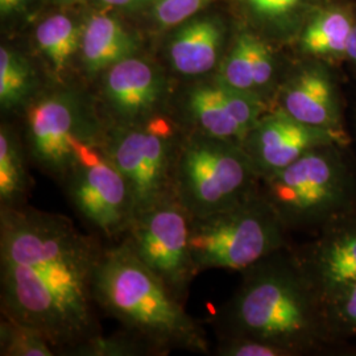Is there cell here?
Instances as JSON below:
<instances>
[{
  "label": "cell",
  "instance_id": "6da1fadb",
  "mask_svg": "<svg viewBox=\"0 0 356 356\" xmlns=\"http://www.w3.org/2000/svg\"><path fill=\"white\" fill-rule=\"evenodd\" d=\"M103 247L67 216L0 207L1 314L41 331L57 355H73L103 334L94 298Z\"/></svg>",
  "mask_w": 356,
  "mask_h": 356
},
{
  "label": "cell",
  "instance_id": "7a4b0ae2",
  "mask_svg": "<svg viewBox=\"0 0 356 356\" xmlns=\"http://www.w3.org/2000/svg\"><path fill=\"white\" fill-rule=\"evenodd\" d=\"M241 273L238 289L211 322L218 342L252 341L300 356L335 341L323 300L289 245Z\"/></svg>",
  "mask_w": 356,
  "mask_h": 356
},
{
  "label": "cell",
  "instance_id": "3957f363",
  "mask_svg": "<svg viewBox=\"0 0 356 356\" xmlns=\"http://www.w3.org/2000/svg\"><path fill=\"white\" fill-rule=\"evenodd\" d=\"M94 298L101 312L152 355L177 350L210 354L204 327L124 239L103 247L94 276Z\"/></svg>",
  "mask_w": 356,
  "mask_h": 356
},
{
  "label": "cell",
  "instance_id": "277c9868",
  "mask_svg": "<svg viewBox=\"0 0 356 356\" xmlns=\"http://www.w3.org/2000/svg\"><path fill=\"white\" fill-rule=\"evenodd\" d=\"M347 145L318 147L260 179L259 189L291 231H314L356 216L355 163Z\"/></svg>",
  "mask_w": 356,
  "mask_h": 356
},
{
  "label": "cell",
  "instance_id": "5b68a950",
  "mask_svg": "<svg viewBox=\"0 0 356 356\" xmlns=\"http://www.w3.org/2000/svg\"><path fill=\"white\" fill-rule=\"evenodd\" d=\"M23 116L22 136L31 164L58 184L82 153L106 140L107 126L98 102L70 83L42 91Z\"/></svg>",
  "mask_w": 356,
  "mask_h": 356
},
{
  "label": "cell",
  "instance_id": "8992f818",
  "mask_svg": "<svg viewBox=\"0 0 356 356\" xmlns=\"http://www.w3.org/2000/svg\"><path fill=\"white\" fill-rule=\"evenodd\" d=\"M259 186L260 177L241 141L186 131L175 169V198L191 218L229 209Z\"/></svg>",
  "mask_w": 356,
  "mask_h": 356
},
{
  "label": "cell",
  "instance_id": "52a82bcc",
  "mask_svg": "<svg viewBox=\"0 0 356 356\" xmlns=\"http://www.w3.org/2000/svg\"><path fill=\"white\" fill-rule=\"evenodd\" d=\"M288 235L260 189L211 216H191V254L198 275L209 269L242 272L288 247Z\"/></svg>",
  "mask_w": 356,
  "mask_h": 356
},
{
  "label": "cell",
  "instance_id": "ba28073f",
  "mask_svg": "<svg viewBox=\"0 0 356 356\" xmlns=\"http://www.w3.org/2000/svg\"><path fill=\"white\" fill-rule=\"evenodd\" d=\"M185 134L169 110L135 124L107 127L104 151L127 181L135 216L175 198V169Z\"/></svg>",
  "mask_w": 356,
  "mask_h": 356
},
{
  "label": "cell",
  "instance_id": "9c48e42d",
  "mask_svg": "<svg viewBox=\"0 0 356 356\" xmlns=\"http://www.w3.org/2000/svg\"><path fill=\"white\" fill-rule=\"evenodd\" d=\"M76 214L99 238L118 242L135 219V204L127 181L102 145L82 153L60 184Z\"/></svg>",
  "mask_w": 356,
  "mask_h": 356
},
{
  "label": "cell",
  "instance_id": "30bf717a",
  "mask_svg": "<svg viewBox=\"0 0 356 356\" xmlns=\"http://www.w3.org/2000/svg\"><path fill=\"white\" fill-rule=\"evenodd\" d=\"M184 304L198 275L191 248V216L172 198L135 216L122 238Z\"/></svg>",
  "mask_w": 356,
  "mask_h": 356
},
{
  "label": "cell",
  "instance_id": "8fae6325",
  "mask_svg": "<svg viewBox=\"0 0 356 356\" xmlns=\"http://www.w3.org/2000/svg\"><path fill=\"white\" fill-rule=\"evenodd\" d=\"M204 76L191 79L193 83L179 94L177 114H170L189 132L242 143L270 110L269 103L254 94L231 88L216 73L210 79Z\"/></svg>",
  "mask_w": 356,
  "mask_h": 356
},
{
  "label": "cell",
  "instance_id": "7c38bea8",
  "mask_svg": "<svg viewBox=\"0 0 356 356\" xmlns=\"http://www.w3.org/2000/svg\"><path fill=\"white\" fill-rule=\"evenodd\" d=\"M98 79L107 127L135 124L169 110L168 76L159 65L138 54L113 65Z\"/></svg>",
  "mask_w": 356,
  "mask_h": 356
},
{
  "label": "cell",
  "instance_id": "4fadbf2b",
  "mask_svg": "<svg viewBox=\"0 0 356 356\" xmlns=\"http://www.w3.org/2000/svg\"><path fill=\"white\" fill-rule=\"evenodd\" d=\"M334 143L348 145L350 138L309 126L282 110L270 108L243 139L242 145L261 179L292 165L306 153Z\"/></svg>",
  "mask_w": 356,
  "mask_h": 356
},
{
  "label": "cell",
  "instance_id": "5bb4252c",
  "mask_svg": "<svg viewBox=\"0 0 356 356\" xmlns=\"http://www.w3.org/2000/svg\"><path fill=\"white\" fill-rule=\"evenodd\" d=\"M294 254L322 300L355 285L356 216L319 229L313 242Z\"/></svg>",
  "mask_w": 356,
  "mask_h": 356
},
{
  "label": "cell",
  "instance_id": "9a60e30c",
  "mask_svg": "<svg viewBox=\"0 0 356 356\" xmlns=\"http://www.w3.org/2000/svg\"><path fill=\"white\" fill-rule=\"evenodd\" d=\"M275 98V108L309 126L348 138L334 78L323 65H302L296 69L281 82Z\"/></svg>",
  "mask_w": 356,
  "mask_h": 356
},
{
  "label": "cell",
  "instance_id": "2e32d148",
  "mask_svg": "<svg viewBox=\"0 0 356 356\" xmlns=\"http://www.w3.org/2000/svg\"><path fill=\"white\" fill-rule=\"evenodd\" d=\"M223 29L213 17H201L186 23L169 42L170 69L185 79L216 73L222 61Z\"/></svg>",
  "mask_w": 356,
  "mask_h": 356
},
{
  "label": "cell",
  "instance_id": "e0dca14e",
  "mask_svg": "<svg viewBox=\"0 0 356 356\" xmlns=\"http://www.w3.org/2000/svg\"><path fill=\"white\" fill-rule=\"evenodd\" d=\"M138 51V38L114 16L95 13L83 24L79 63L90 81L98 79L108 67L136 56Z\"/></svg>",
  "mask_w": 356,
  "mask_h": 356
},
{
  "label": "cell",
  "instance_id": "ac0fdd59",
  "mask_svg": "<svg viewBox=\"0 0 356 356\" xmlns=\"http://www.w3.org/2000/svg\"><path fill=\"white\" fill-rule=\"evenodd\" d=\"M83 26L65 15H51L36 28V44L56 83H69V72L79 57Z\"/></svg>",
  "mask_w": 356,
  "mask_h": 356
},
{
  "label": "cell",
  "instance_id": "d6986e66",
  "mask_svg": "<svg viewBox=\"0 0 356 356\" xmlns=\"http://www.w3.org/2000/svg\"><path fill=\"white\" fill-rule=\"evenodd\" d=\"M31 164L22 132L10 123L0 126V207L26 204L33 185Z\"/></svg>",
  "mask_w": 356,
  "mask_h": 356
},
{
  "label": "cell",
  "instance_id": "ffe728a7",
  "mask_svg": "<svg viewBox=\"0 0 356 356\" xmlns=\"http://www.w3.org/2000/svg\"><path fill=\"white\" fill-rule=\"evenodd\" d=\"M45 91L36 66L23 54L7 45L0 48V107L3 113L24 111L26 106Z\"/></svg>",
  "mask_w": 356,
  "mask_h": 356
},
{
  "label": "cell",
  "instance_id": "44dd1931",
  "mask_svg": "<svg viewBox=\"0 0 356 356\" xmlns=\"http://www.w3.org/2000/svg\"><path fill=\"white\" fill-rule=\"evenodd\" d=\"M353 29L347 13L332 10L321 13L307 26L301 44L304 51L313 57L338 58L346 56Z\"/></svg>",
  "mask_w": 356,
  "mask_h": 356
},
{
  "label": "cell",
  "instance_id": "7402d4cb",
  "mask_svg": "<svg viewBox=\"0 0 356 356\" xmlns=\"http://www.w3.org/2000/svg\"><path fill=\"white\" fill-rule=\"evenodd\" d=\"M0 355L56 356L57 351L41 331L1 314Z\"/></svg>",
  "mask_w": 356,
  "mask_h": 356
},
{
  "label": "cell",
  "instance_id": "603a6c76",
  "mask_svg": "<svg viewBox=\"0 0 356 356\" xmlns=\"http://www.w3.org/2000/svg\"><path fill=\"white\" fill-rule=\"evenodd\" d=\"M252 38V35L244 33L235 40L229 53L223 56L216 69V76L234 89L256 95L251 57Z\"/></svg>",
  "mask_w": 356,
  "mask_h": 356
},
{
  "label": "cell",
  "instance_id": "cb8c5ba5",
  "mask_svg": "<svg viewBox=\"0 0 356 356\" xmlns=\"http://www.w3.org/2000/svg\"><path fill=\"white\" fill-rule=\"evenodd\" d=\"M327 325L337 339L356 337V284L323 300Z\"/></svg>",
  "mask_w": 356,
  "mask_h": 356
},
{
  "label": "cell",
  "instance_id": "d4e9b609",
  "mask_svg": "<svg viewBox=\"0 0 356 356\" xmlns=\"http://www.w3.org/2000/svg\"><path fill=\"white\" fill-rule=\"evenodd\" d=\"M72 356H152L151 350L128 332L119 330L110 337L99 335L78 347Z\"/></svg>",
  "mask_w": 356,
  "mask_h": 356
},
{
  "label": "cell",
  "instance_id": "484cf974",
  "mask_svg": "<svg viewBox=\"0 0 356 356\" xmlns=\"http://www.w3.org/2000/svg\"><path fill=\"white\" fill-rule=\"evenodd\" d=\"M211 0H156L151 6L153 22L160 28L184 24Z\"/></svg>",
  "mask_w": 356,
  "mask_h": 356
},
{
  "label": "cell",
  "instance_id": "4316f807",
  "mask_svg": "<svg viewBox=\"0 0 356 356\" xmlns=\"http://www.w3.org/2000/svg\"><path fill=\"white\" fill-rule=\"evenodd\" d=\"M256 17L266 22H280L289 17L302 0H244Z\"/></svg>",
  "mask_w": 356,
  "mask_h": 356
},
{
  "label": "cell",
  "instance_id": "83f0119b",
  "mask_svg": "<svg viewBox=\"0 0 356 356\" xmlns=\"http://www.w3.org/2000/svg\"><path fill=\"white\" fill-rule=\"evenodd\" d=\"M218 356H286L285 353L266 343L252 341H219L216 346Z\"/></svg>",
  "mask_w": 356,
  "mask_h": 356
},
{
  "label": "cell",
  "instance_id": "f1b7e54d",
  "mask_svg": "<svg viewBox=\"0 0 356 356\" xmlns=\"http://www.w3.org/2000/svg\"><path fill=\"white\" fill-rule=\"evenodd\" d=\"M33 0H0V13L3 17L23 13Z\"/></svg>",
  "mask_w": 356,
  "mask_h": 356
},
{
  "label": "cell",
  "instance_id": "f546056e",
  "mask_svg": "<svg viewBox=\"0 0 356 356\" xmlns=\"http://www.w3.org/2000/svg\"><path fill=\"white\" fill-rule=\"evenodd\" d=\"M103 6L114 8H135L141 6H152L156 0H99Z\"/></svg>",
  "mask_w": 356,
  "mask_h": 356
},
{
  "label": "cell",
  "instance_id": "4dcf8cb0",
  "mask_svg": "<svg viewBox=\"0 0 356 356\" xmlns=\"http://www.w3.org/2000/svg\"><path fill=\"white\" fill-rule=\"evenodd\" d=\"M56 4H61V6H70V4H76L82 0H53Z\"/></svg>",
  "mask_w": 356,
  "mask_h": 356
}]
</instances>
